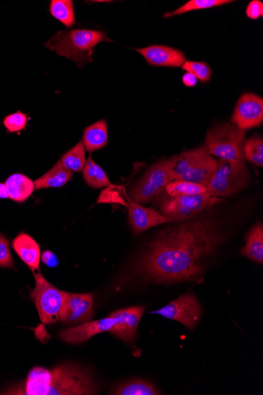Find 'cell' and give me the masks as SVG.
I'll return each instance as SVG.
<instances>
[{"label": "cell", "instance_id": "52a82bcc", "mask_svg": "<svg viewBox=\"0 0 263 395\" xmlns=\"http://www.w3.org/2000/svg\"><path fill=\"white\" fill-rule=\"evenodd\" d=\"M173 181L169 169V159L152 165L130 190V202L146 204L165 191Z\"/></svg>", "mask_w": 263, "mask_h": 395}, {"label": "cell", "instance_id": "4316f807", "mask_svg": "<svg viewBox=\"0 0 263 395\" xmlns=\"http://www.w3.org/2000/svg\"><path fill=\"white\" fill-rule=\"evenodd\" d=\"M165 192L171 198L199 195L206 193L205 186L186 181H172L170 182Z\"/></svg>", "mask_w": 263, "mask_h": 395}, {"label": "cell", "instance_id": "e575fe53", "mask_svg": "<svg viewBox=\"0 0 263 395\" xmlns=\"http://www.w3.org/2000/svg\"><path fill=\"white\" fill-rule=\"evenodd\" d=\"M8 198H9L8 191V188H6V184L0 183V198L6 199Z\"/></svg>", "mask_w": 263, "mask_h": 395}, {"label": "cell", "instance_id": "44dd1931", "mask_svg": "<svg viewBox=\"0 0 263 395\" xmlns=\"http://www.w3.org/2000/svg\"><path fill=\"white\" fill-rule=\"evenodd\" d=\"M242 254L256 263H263V227L255 224L249 231Z\"/></svg>", "mask_w": 263, "mask_h": 395}, {"label": "cell", "instance_id": "603a6c76", "mask_svg": "<svg viewBox=\"0 0 263 395\" xmlns=\"http://www.w3.org/2000/svg\"><path fill=\"white\" fill-rule=\"evenodd\" d=\"M116 395H157L160 394L156 388L142 379H133L124 383L112 392Z\"/></svg>", "mask_w": 263, "mask_h": 395}, {"label": "cell", "instance_id": "9c48e42d", "mask_svg": "<svg viewBox=\"0 0 263 395\" xmlns=\"http://www.w3.org/2000/svg\"><path fill=\"white\" fill-rule=\"evenodd\" d=\"M211 198L209 192L199 195L170 197L163 200L160 213L172 222H184L202 212L209 205Z\"/></svg>", "mask_w": 263, "mask_h": 395}, {"label": "cell", "instance_id": "484cf974", "mask_svg": "<svg viewBox=\"0 0 263 395\" xmlns=\"http://www.w3.org/2000/svg\"><path fill=\"white\" fill-rule=\"evenodd\" d=\"M230 3H233L232 0H191V1L187 2L178 9L165 13L163 17L167 18L181 16L185 13L216 8V6H223Z\"/></svg>", "mask_w": 263, "mask_h": 395}, {"label": "cell", "instance_id": "4fadbf2b", "mask_svg": "<svg viewBox=\"0 0 263 395\" xmlns=\"http://www.w3.org/2000/svg\"><path fill=\"white\" fill-rule=\"evenodd\" d=\"M144 313L142 307H134L113 311L110 316L114 318L115 326L109 332L121 340L134 343L138 326Z\"/></svg>", "mask_w": 263, "mask_h": 395}, {"label": "cell", "instance_id": "d6986e66", "mask_svg": "<svg viewBox=\"0 0 263 395\" xmlns=\"http://www.w3.org/2000/svg\"><path fill=\"white\" fill-rule=\"evenodd\" d=\"M5 184L9 198L18 203L25 202L35 190V184L30 178L23 174L12 175L6 179Z\"/></svg>", "mask_w": 263, "mask_h": 395}, {"label": "cell", "instance_id": "d6a6232c", "mask_svg": "<svg viewBox=\"0 0 263 395\" xmlns=\"http://www.w3.org/2000/svg\"><path fill=\"white\" fill-rule=\"evenodd\" d=\"M41 260L47 267L55 268L59 265V259L57 256L50 251H46L41 255Z\"/></svg>", "mask_w": 263, "mask_h": 395}, {"label": "cell", "instance_id": "30bf717a", "mask_svg": "<svg viewBox=\"0 0 263 395\" xmlns=\"http://www.w3.org/2000/svg\"><path fill=\"white\" fill-rule=\"evenodd\" d=\"M181 323L189 330H194L202 316V308L195 295L188 293L179 297L163 308L151 311Z\"/></svg>", "mask_w": 263, "mask_h": 395}, {"label": "cell", "instance_id": "4dcf8cb0", "mask_svg": "<svg viewBox=\"0 0 263 395\" xmlns=\"http://www.w3.org/2000/svg\"><path fill=\"white\" fill-rule=\"evenodd\" d=\"M0 268L15 269L8 240L0 234Z\"/></svg>", "mask_w": 263, "mask_h": 395}, {"label": "cell", "instance_id": "1f68e13d", "mask_svg": "<svg viewBox=\"0 0 263 395\" xmlns=\"http://www.w3.org/2000/svg\"><path fill=\"white\" fill-rule=\"evenodd\" d=\"M246 15L249 18L255 20L263 16V4L259 0H253L248 4Z\"/></svg>", "mask_w": 263, "mask_h": 395}, {"label": "cell", "instance_id": "d4e9b609", "mask_svg": "<svg viewBox=\"0 0 263 395\" xmlns=\"http://www.w3.org/2000/svg\"><path fill=\"white\" fill-rule=\"evenodd\" d=\"M62 165L72 172H80L85 168L86 164V148L81 142L70 151L62 156L60 159Z\"/></svg>", "mask_w": 263, "mask_h": 395}, {"label": "cell", "instance_id": "7a4b0ae2", "mask_svg": "<svg viewBox=\"0 0 263 395\" xmlns=\"http://www.w3.org/2000/svg\"><path fill=\"white\" fill-rule=\"evenodd\" d=\"M92 374L73 363L62 364L52 370L34 367L25 380L26 395H89L98 393Z\"/></svg>", "mask_w": 263, "mask_h": 395}, {"label": "cell", "instance_id": "9a60e30c", "mask_svg": "<svg viewBox=\"0 0 263 395\" xmlns=\"http://www.w3.org/2000/svg\"><path fill=\"white\" fill-rule=\"evenodd\" d=\"M148 64L154 67H180L186 61L181 51L168 46L151 45L143 48H135Z\"/></svg>", "mask_w": 263, "mask_h": 395}, {"label": "cell", "instance_id": "8992f818", "mask_svg": "<svg viewBox=\"0 0 263 395\" xmlns=\"http://www.w3.org/2000/svg\"><path fill=\"white\" fill-rule=\"evenodd\" d=\"M218 167L206 186L211 195L228 197L244 190L247 185L248 171L244 161L218 159Z\"/></svg>", "mask_w": 263, "mask_h": 395}, {"label": "cell", "instance_id": "5bb4252c", "mask_svg": "<svg viewBox=\"0 0 263 395\" xmlns=\"http://www.w3.org/2000/svg\"><path fill=\"white\" fill-rule=\"evenodd\" d=\"M115 326L114 318L109 316L102 320L89 321L80 325L62 331L59 334L61 340L71 344L84 343L95 335L110 331Z\"/></svg>", "mask_w": 263, "mask_h": 395}, {"label": "cell", "instance_id": "f1b7e54d", "mask_svg": "<svg viewBox=\"0 0 263 395\" xmlns=\"http://www.w3.org/2000/svg\"><path fill=\"white\" fill-rule=\"evenodd\" d=\"M182 67L187 73L193 74L200 81L207 82L211 79L212 71L206 62L185 61Z\"/></svg>", "mask_w": 263, "mask_h": 395}, {"label": "cell", "instance_id": "8fae6325", "mask_svg": "<svg viewBox=\"0 0 263 395\" xmlns=\"http://www.w3.org/2000/svg\"><path fill=\"white\" fill-rule=\"evenodd\" d=\"M95 316L93 294L66 292L59 321L66 326H75L91 321Z\"/></svg>", "mask_w": 263, "mask_h": 395}, {"label": "cell", "instance_id": "e0dca14e", "mask_svg": "<svg viewBox=\"0 0 263 395\" xmlns=\"http://www.w3.org/2000/svg\"><path fill=\"white\" fill-rule=\"evenodd\" d=\"M12 245L19 258L33 273L39 271L40 248L35 240L29 234L21 233L13 240Z\"/></svg>", "mask_w": 263, "mask_h": 395}, {"label": "cell", "instance_id": "83f0119b", "mask_svg": "<svg viewBox=\"0 0 263 395\" xmlns=\"http://www.w3.org/2000/svg\"><path fill=\"white\" fill-rule=\"evenodd\" d=\"M244 154L247 161L262 168L263 166L262 138L258 136L249 138L245 144Z\"/></svg>", "mask_w": 263, "mask_h": 395}, {"label": "cell", "instance_id": "cb8c5ba5", "mask_svg": "<svg viewBox=\"0 0 263 395\" xmlns=\"http://www.w3.org/2000/svg\"><path fill=\"white\" fill-rule=\"evenodd\" d=\"M51 15L67 28L75 24V13L72 0H52L50 4Z\"/></svg>", "mask_w": 263, "mask_h": 395}, {"label": "cell", "instance_id": "3957f363", "mask_svg": "<svg viewBox=\"0 0 263 395\" xmlns=\"http://www.w3.org/2000/svg\"><path fill=\"white\" fill-rule=\"evenodd\" d=\"M103 41H112L102 31L76 29L59 31L45 44L48 50L71 59L79 68L93 59L95 47Z\"/></svg>", "mask_w": 263, "mask_h": 395}, {"label": "cell", "instance_id": "7c38bea8", "mask_svg": "<svg viewBox=\"0 0 263 395\" xmlns=\"http://www.w3.org/2000/svg\"><path fill=\"white\" fill-rule=\"evenodd\" d=\"M235 126L247 130L261 126L263 122V99L252 93L240 97L231 120Z\"/></svg>", "mask_w": 263, "mask_h": 395}, {"label": "cell", "instance_id": "836d02e7", "mask_svg": "<svg viewBox=\"0 0 263 395\" xmlns=\"http://www.w3.org/2000/svg\"><path fill=\"white\" fill-rule=\"evenodd\" d=\"M182 81L187 87H194L197 84V79L190 73H185L182 76Z\"/></svg>", "mask_w": 263, "mask_h": 395}, {"label": "cell", "instance_id": "ba28073f", "mask_svg": "<svg viewBox=\"0 0 263 395\" xmlns=\"http://www.w3.org/2000/svg\"><path fill=\"white\" fill-rule=\"evenodd\" d=\"M34 277L36 286L31 291V297L36 304L40 320L45 324H54L59 321L66 292L53 286L40 273H34Z\"/></svg>", "mask_w": 263, "mask_h": 395}, {"label": "cell", "instance_id": "ffe728a7", "mask_svg": "<svg viewBox=\"0 0 263 395\" xmlns=\"http://www.w3.org/2000/svg\"><path fill=\"white\" fill-rule=\"evenodd\" d=\"M107 142V123L105 120L91 125L84 131L83 144L88 151H94L106 147Z\"/></svg>", "mask_w": 263, "mask_h": 395}, {"label": "cell", "instance_id": "2e32d148", "mask_svg": "<svg viewBox=\"0 0 263 395\" xmlns=\"http://www.w3.org/2000/svg\"><path fill=\"white\" fill-rule=\"evenodd\" d=\"M127 206L129 224L135 234L146 231L151 227L163 224L172 223V221L164 217L160 212L148 209L133 202H130Z\"/></svg>", "mask_w": 263, "mask_h": 395}, {"label": "cell", "instance_id": "f546056e", "mask_svg": "<svg viewBox=\"0 0 263 395\" xmlns=\"http://www.w3.org/2000/svg\"><path fill=\"white\" fill-rule=\"evenodd\" d=\"M27 122V115L23 113L17 112L6 116L4 119V125L11 133H16V132L24 130Z\"/></svg>", "mask_w": 263, "mask_h": 395}, {"label": "cell", "instance_id": "ac0fdd59", "mask_svg": "<svg viewBox=\"0 0 263 395\" xmlns=\"http://www.w3.org/2000/svg\"><path fill=\"white\" fill-rule=\"evenodd\" d=\"M73 177V172L62 165L61 161L54 165L42 177L34 182L35 190L46 188H59L66 185Z\"/></svg>", "mask_w": 263, "mask_h": 395}, {"label": "cell", "instance_id": "7402d4cb", "mask_svg": "<svg viewBox=\"0 0 263 395\" xmlns=\"http://www.w3.org/2000/svg\"><path fill=\"white\" fill-rule=\"evenodd\" d=\"M83 176L86 183L95 189L112 185L105 171L93 161L91 156L87 159L85 168L83 169Z\"/></svg>", "mask_w": 263, "mask_h": 395}, {"label": "cell", "instance_id": "277c9868", "mask_svg": "<svg viewBox=\"0 0 263 395\" xmlns=\"http://www.w3.org/2000/svg\"><path fill=\"white\" fill-rule=\"evenodd\" d=\"M218 159L209 154L206 145L169 159L173 181L209 185L218 167Z\"/></svg>", "mask_w": 263, "mask_h": 395}, {"label": "cell", "instance_id": "5b68a950", "mask_svg": "<svg viewBox=\"0 0 263 395\" xmlns=\"http://www.w3.org/2000/svg\"><path fill=\"white\" fill-rule=\"evenodd\" d=\"M245 131L231 123L218 125L207 132L206 147L209 154L230 161H245Z\"/></svg>", "mask_w": 263, "mask_h": 395}, {"label": "cell", "instance_id": "6da1fadb", "mask_svg": "<svg viewBox=\"0 0 263 395\" xmlns=\"http://www.w3.org/2000/svg\"><path fill=\"white\" fill-rule=\"evenodd\" d=\"M223 235L216 221L199 217L165 229L136 263V274L155 282L195 280L203 261L220 245Z\"/></svg>", "mask_w": 263, "mask_h": 395}]
</instances>
